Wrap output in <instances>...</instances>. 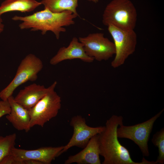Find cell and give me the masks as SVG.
Segmentation results:
<instances>
[{"instance_id":"1","label":"cell","mask_w":164,"mask_h":164,"mask_svg":"<svg viewBox=\"0 0 164 164\" xmlns=\"http://www.w3.org/2000/svg\"><path fill=\"white\" fill-rule=\"evenodd\" d=\"M123 118L113 115L108 119L104 130L97 134L100 155L104 160L102 164H156L143 158L141 162L134 161L128 150L120 143L117 129L123 124Z\"/></svg>"},{"instance_id":"2","label":"cell","mask_w":164,"mask_h":164,"mask_svg":"<svg viewBox=\"0 0 164 164\" xmlns=\"http://www.w3.org/2000/svg\"><path fill=\"white\" fill-rule=\"evenodd\" d=\"M78 16L70 11L54 13L44 8L29 15H15L12 19L22 22L19 25L21 29H31L32 31H40L43 35L48 31H51L56 39H59L60 33L66 31L64 27L74 24V19Z\"/></svg>"},{"instance_id":"3","label":"cell","mask_w":164,"mask_h":164,"mask_svg":"<svg viewBox=\"0 0 164 164\" xmlns=\"http://www.w3.org/2000/svg\"><path fill=\"white\" fill-rule=\"evenodd\" d=\"M137 12L130 0H112L107 4L102 15L105 26L112 25L125 30H134L137 20Z\"/></svg>"},{"instance_id":"4","label":"cell","mask_w":164,"mask_h":164,"mask_svg":"<svg viewBox=\"0 0 164 164\" xmlns=\"http://www.w3.org/2000/svg\"><path fill=\"white\" fill-rule=\"evenodd\" d=\"M57 83L55 81L48 87L46 94L29 110L31 128L36 125L43 127L46 123L57 115L61 105V97L54 90Z\"/></svg>"},{"instance_id":"5","label":"cell","mask_w":164,"mask_h":164,"mask_svg":"<svg viewBox=\"0 0 164 164\" xmlns=\"http://www.w3.org/2000/svg\"><path fill=\"white\" fill-rule=\"evenodd\" d=\"M43 67V63L39 58L32 54L27 55L21 62L13 79L0 92V98L7 100L19 86L28 81L36 80L38 74Z\"/></svg>"},{"instance_id":"6","label":"cell","mask_w":164,"mask_h":164,"mask_svg":"<svg viewBox=\"0 0 164 164\" xmlns=\"http://www.w3.org/2000/svg\"><path fill=\"white\" fill-rule=\"evenodd\" d=\"M164 109L149 119L133 125L119 126L117 129L118 138L129 139L139 147L143 156L149 155L148 142L155 122L160 116Z\"/></svg>"},{"instance_id":"7","label":"cell","mask_w":164,"mask_h":164,"mask_svg":"<svg viewBox=\"0 0 164 164\" xmlns=\"http://www.w3.org/2000/svg\"><path fill=\"white\" fill-rule=\"evenodd\" d=\"M108 27V31L113 39L115 49V56L111 65L116 68L123 65L128 56L135 52L137 36L134 30H123L112 25Z\"/></svg>"},{"instance_id":"8","label":"cell","mask_w":164,"mask_h":164,"mask_svg":"<svg viewBox=\"0 0 164 164\" xmlns=\"http://www.w3.org/2000/svg\"><path fill=\"white\" fill-rule=\"evenodd\" d=\"M78 40L87 54L98 61L108 60L115 54L114 43L105 37L102 33H90L86 36L79 37Z\"/></svg>"},{"instance_id":"9","label":"cell","mask_w":164,"mask_h":164,"mask_svg":"<svg viewBox=\"0 0 164 164\" xmlns=\"http://www.w3.org/2000/svg\"><path fill=\"white\" fill-rule=\"evenodd\" d=\"M70 125L73 128V134L68 143L64 146L61 154L73 146L84 148L92 137L100 133L104 128V126L91 127L88 126L85 119L80 115L73 116Z\"/></svg>"},{"instance_id":"10","label":"cell","mask_w":164,"mask_h":164,"mask_svg":"<svg viewBox=\"0 0 164 164\" xmlns=\"http://www.w3.org/2000/svg\"><path fill=\"white\" fill-rule=\"evenodd\" d=\"M64 146L56 147H42L34 150L12 148L10 153L19 159H33L42 162L43 164H50L56 158L61 155Z\"/></svg>"},{"instance_id":"11","label":"cell","mask_w":164,"mask_h":164,"mask_svg":"<svg viewBox=\"0 0 164 164\" xmlns=\"http://www.w3.org/2000/svg\"><path fill=\"white\" fill-rule=\"evenodd\" d=\"M74 59H79L87 63L92 62L94 60L87 54L83 45L75 37L72 38L68 46L60 48L56 54L50 59V63L55 65L64 60Z\"/></svg>"},{"instance_id":"12","label":"cell","mask_w":164,"mask_h":164,"mask_svg":"<svg viewBox=\"0 0 164 164\" xmlns=\"http://www.w3.org/2000/svg\"><path fill=\"white\" fill-rule=\"evenodd\" d=\"M100 150L97 135L92 137L83 149L76 154L70 156L65 164H101Z\"/></svg>"},{"instance_id":"13","label":"cell","mask_w":164,"mask_h":164,"mask_svg":"<svg viewBox=\"0 0 164 164\" xmlns=\"http://www.w3.org/2000/svg\"><path fill=\"white\" fill-rule=\"evenodd\" d=\"M49 87L33 83L21 90L14 97L17 103L25 109L29 110L46 94Z\"/></svg>"},{"instance_id":"14","label":"cell","mask_w":164,"mask_h":164,"mask_svg":"<svg viewBox=\"0 0 164 164\" xmlns=\"http://www.w3.org/2000/svg\"><path fill=\"white\" fill-rule=\"evenodd\" d=\"M7 100L10 104L11 110L9 114L6 116V119L16 129L28 132L31 128L29 110L16 102L12 95Z\"/></svg>"},{"instance_id":"15","label":"cell","mask_w":164,"mask_h":164,"mask_svg":"<svg viewBox=\"0 0 164 164\" xmlns=\"http://www.w3.org/2000/svg\"><path fill=\"white\" fill-rule=\"evenodd\" d=\"M41 5L40 2L36 0H5L0 6V17L8 12H31Z\"/></svg>"},{"instance_id":"16","label":"cell","mask_w":164,"mask_h":164,"mask_svg":"<svg viewBox=\"0 0 164 164\" xmlns=\"http://www.w3.org/2000/svg\"><path fill=\"white\" fill-rule=\"evenodd\" d=\"M78 0H42L40 2L44 6L54 13L70 11L78 16L77 8Z\"/></svg>"},{"instance_id":"17","label":"cell","mask_w":164,"mask_h":164,"mask_svg":"<svg viewBox=\"0 0 164 164\" xmlns=\"http://www.w3.org/2000/svg\"><path fill=\"white\" fill-rule=\"evenodd\" d=\"M16 138L15 133L5 137L0 136V162L15 147Z\"/></svg>"},{"instance_id":"18","label":"cell","mask_w":164,"mask_h":164,"mask_svg":"<svg viewBox=\"0 0 164 164\" xmlns=\"http://www.w3.org/2000/svg\"><path fill=\"white\" fill-rule=\"evenodd\" d=\"M152 142L158 148L159 155L156 162L157 164L164 163V128H161L153 136Z\"/></svg>"},{"instance_id":"19","label":"cell","mask_w":164,"mask_h":164,"mask_svg":"<svg viewBox=\"0 0 164 164\" xmlns=\"http://www.w3.org/2000/svg\"><path fill=\"white\" fill-rule=\"evenodd\" d=\"M0 164H24V163L23 161L10 153L2 159L0 162Z\"/></svg>"},{"instance_id":"20","label":"cell","mask_w":164,"mask_h":164,"mask_svg":"<svg viewBox=\"0 0 164 164\" xmlns=\"http://www.w3.org/2000/svg\"><path fill=\"white\" fill-rule=\"evenodd\" d=\"M11 110V106L8 100L0 101V118L9 114Z\"/></svg>"},{"instance_id":"21","label":"cell","mask_w":164,"mask_h":164,"mask_svg":"<svg viewBox=\"0 0 164 164\" xmlns=\"http://www.w3.org/2000/svg\"><path fill=\"white\" fill-rule=\"evenodd\" d=\"M23 161L24 164H43L40 161L33 159H27Z\"/></svg>"},{"instance_id":"22","label":"cell","mask_w":164,"mask_h":164,"mask_svg":"<svg viewBox=\"0 0 164 164\" xmlns=\"http://www.w3.org/2000/svg\"><path fill=\"white\" fill-rule=\"evenodd\" d=\"M2 22V19L0 17V34L3 31L4 28V25Z\"/></svg>"},{"instance_id":"23","label":"cell","mask_w":164,"mask_h":164,"mask_svg":"<svg viewBox=\"0 0 164 164\" xmlns=\"http://www.w3.org/2000/svg\"><path fill=\"white\" fill-rule=\"evenodd\" d=\"M88 1L93 2L95 3H97L98 2L99 0H87Z\"/></svg>"}]
</instances>
